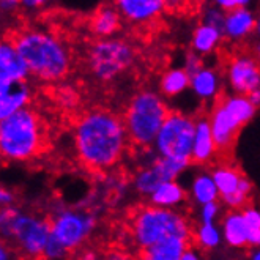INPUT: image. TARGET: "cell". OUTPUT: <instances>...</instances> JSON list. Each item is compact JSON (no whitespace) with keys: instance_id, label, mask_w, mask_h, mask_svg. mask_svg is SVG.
I'll use <instances>...</instances> for the list:
<instances>
[{"instance_id":"1","label":"cell","mask_w":260,"mask_h":260,"mask_svg":"<svg viewBox=\"0 0 260 260\" xmlns=\"http://www.w3.org/2000/svg\"><path fill=\"white\" fill-rule=\"evenodd\" d=\"M73 137L78 161L96 174L112 169L131 145L123 118L106 109L84 112L76 120Z\"/></svg>"},{"instance_id":"2","label":"cell","mask_w":260,"mask_h":260,"mask_svg":"<svg viewBox=\"0 0 260 260\" xmlns=\"http://www.w3.org/2000/svg\"><path fill=\"white\" fill-rule=\"evenodd\" d=\"M11 41L28 67L30 76L43 82L63 79L71 67V55L65 43L55 35L38 28L19 30Z\"/></svg>"},{"instance_id":"3","label":"cell","mask_w":260,"mask_h":260,"mask_svg":"<svg viewBox=\"0 0 260 260\" xmlns=\"http://www.w3.org/2000/svg\"><path fill=\"white\" fill-rule=\"evenodd\" d=\"M48 147V129L40 114L24 108L0 120V153L8 162L30 161Z\"/></svg>"},{"instance_id":"4","label":"cell","mask_w":260,"mask_h":260,"mask_svg":"<svg viewBox=\"0 0 260 260\" xmlns=\"http://www.w3.org/2000/svg\"><path fill=\"white\" fill-rule=\"evenodd\" d=\"M128 227L137 251L150 248L171 237L192 241L194 235L192 224L181 211L159 208L151 204L136 208L129 216Z\"/></svg>"},{"instance_id":"5","label":"cell","mask_w":260,"mask_h":260,"mask_svg":"<svg viewBox=\"0 0 260 260\" xmlns=\"http://www.w3.org/2000/svg\"><path fill=\"white\" fill-rule=\"evenodd\" d=\"M171 114L166 101L151 90H142L129 100L123 114V123L129 144L139 148L155 145L156 137Z\"/></svg>"},{"instance_id":"6","label":"cell","mask_w":260,"mask_h":260,"mask_svg":"<svg viewBox=\"0 0 260 260\" xmlns=\"http://www.w3.org/2000/svg\"><path fill=\"white\" fill-rule=\"evenodd\" d=\"M2 235L11 241L27 258H43L48 240L52 235L51 221L46 218L22 213L14 207L2 208L0 215Z\"/></svg>"},{"instance_id":"7","label":"cell","mask_w":260,"mask_h":260,"mask_svg":"<svg viewBox=\"0 0 260 260\" xmlns=\"http://www.w3.org/2000/svg\"><path fill=\"white\" fill-rule=\"evenodd\" d=\"M134 58L136 52L133 46L118 38L96 40L87 51L88 70L101 82L118 78L134 63Z\"/></svg>"},{"instance_id":"8","label":"cell","mask_w":260,"mask_h":260,"mask_svg":"<svg viewBox=\"0 0 260 260\" xmlns=\"http://www.w3.org/2000/svg\"><path fill=\"white\" fill-rule=\"evenodd\" d=\"M197 121L177 111H171L155 141L158 156L192 164V147Z\"/></svg>"},{"instance_id":"9","label":"cell","mask_w":260,"mask_h":260,"mask_svg":"<svg viewBox=\"0 0 260 260\" xmlns=\"http://www.w3.org/2000/svg\"><path fill=\"white\" fill-rule=\"evenodd\" d=\"M96 225V218L88 211L60 210L51 219L52 235L68 251L81 248Z\"/></svg>"},{"instance_id":"10","label":"cell","mask_w":260,"mask_h":260,"mask_svg":"<svg viewBox=\"0 0 260 260\" xmlns=\"http://www.w3.org/2000/svg\"><path fill=\"white\" fill-rule=\"evenodd\" d=\"M188 162H181L169 158H161L158 156L153 159L148 166L141 169L134 177V188L136 191L150 197L161 185L167 181H174L177 177L188 169Z\"/></svg>"},{"instance_id":"11","label":"cell","mask_w":260,"mask_h":260,"mask_svg":"<svg viewBox=\"0 0 260 260\" xmlns=\"http://www.w3.org/2000/svg\"><path fill=\"white\" fill-rule=\"evenodd\" d=\"M229 85L237 95H249L260 88V60L251 52L234 55L225 67Z\"/></svg>"},{"instance_id":"12","label":"cell","mask_w":260,"mask_h":260,"mask_svg":"<svg viewBox=\"0 0 260 260\" xmlns=\"http://www.w3.org/2000/svg\"><path fill=\"white\" fill-rule=\"evenodd\" d=\"M210 126L213 137H215L218 153H229L234 148V144L237 142L238 133L241 131V125L238 123V120L225 109V106L221 103V100L215 104L210 117Z\"/></svg>"},{"instance_id":"13","label":"cell","mask_w":260,"mask_h":260,"mask_svg":"<svg viewBox=\"0 0 260 260\" xmlns=\"http://www.w3.org/2000/svg\"><path fill=\"white\" fill-rule=\"evenodd\" d=\"M121 18L133 24H147L156 19L167 7V0H112Z\"/></svg>"},{"instance_id":"14","label":"cell","mask_w":260,"mask_h":260,"mask_svg":"<svg viewBox=\"0 0 260 260\" xmlns=\"http://www.w3.org/2000/svg\"><path fill=\"white\" fill-rule=\"evenodd\" d=\"M28 76V67L16 46L11 40H5L0 46V84L27 82Z\"/></svg>"},{"instance_id":"15","label":"cell","mask_w":260,"mask_h":260,"mask_svg":"<svg viewBox=\"0 0 260 260\" xmlns=\"http://www.w3.org/2000/svg\"><path fill=\"white\" fill-rule=\"evenodd\" d=\"M257 14L251 8H241L225 13V21L222 27L224 38L232 43H240L249 38L255 32Z\"/></svg>"},{"instance_id":"16","label":"cell","mask_w":260,"mask_h":260,"mask_svg":"<svg viewBox=\"0 0 260 260\" xmlns=\"http://www.w3.org/2000/svg\"><path fill=\"white\" fill-rule=\"evenodd\" d=\"M30 88L27 82L0 84V120H5L18 111L27 108Z\"/></svg>"},{"instance_id":"17","label":"cell","mask_w":260,"mask_h":260,"mask_svg":"<svg viewBox=\"0 0 260 260\" xmlns=\"http://www.w3.org/2000/svg\"><path fill=\"white\" fill-rule=\"evenodd\" d=\"M189 244H192V241L171 237L153 244L150 248L139 249L136 260H181L183 252L188 249Z\"/></svg>"},{"instance_id":"18","label":"cell","mask_w":260,"mask_h":260,"mask_svg":"<svg viewBox=\"0 0 260 260\" xmlns=\"http://www.w3.org/2000/svg\"><path fill=\"white\" fill-rule=\"evenodd\" d=\"M121 22V14L115 8L114 4H104L96 11L90 19V32L98 38H111L117 30L120 28Z\"/></svg>"},{"instance_id":"19","label":"cell","mask_w":260,"mask_h":260,"mask_svg":"<svg viewBox=\"0 0 260 260\" xmlns=\"http://www.w3.org/2000/svg\"><path fill=\"white\" fill-rule=\"evenodd\" d=\"M218 153L215 137L211 133L208 118L197 120L196 139L192 147V164H207Z\"/></svg>"},{"instance_id":"20","label":"cell","mask_w":260,"mask_h":260,"mask_svg":"<svg viewBox=\"0 0 260 260\" xmlns=\"http://www.w3.org/2000/svg\"><path fill=\"white\" fill-rule=\"evenodd\" d=\"M249 229L241 211L231 210L222 218V238L232 248L248 246Z\"/></svg>"},{"instance_id":"21","label":"cell","mask_w":260,"mask_h":260,"mask_svg":"<svg viewBox=\"0 0 260 260\" xmlns=\"http://www.w3.org/2000/svg\"><path fill=\"white\" fill-rule=\"evenodd\" d=\"M222 38H224L222 30L201 22L194 28V32H192L191 49L196 54L202 55V57L204 55H210V54H213L218 49V46L221 44Z\"/></svg>"},{"instance_id":"22","label":"cell","mask_w":260,"mask_h":260,"mask_svg":"<svg viewBox=\"0 0 260 260\" xmlns=\"http://www.w3.org/2000/svg\"><path fill=\"white\" fill-rule=\"evenodd\" d=\"M191 90L201 100L216 98L221 90V76L215 68L204 67L199 73L191 76Z\"/></svg>"},{"instance_id":"23","label":"cell","mask_w":260,"mask_h":260,"mask_svg":"<svg viewBox=\"0 0 260 260\" xmlns=\"http://www.w3.org/2000/svg\"><path fill=\"white\" fill-rule=\"evenodd\" d=\"M148 199H150V204L155 207L175 208L186 201V192L181 188L180 183L174 180V181H167L164 185H161Z\"/></svg>"},{"instance_id":"24","label":"cell","mask_w":260,"mask_h":260,"mask_svg":"<svg viewBox=\"0 0 260 260\" xmlns=\"http://www.w3.org/2000/svg\"><path fill=\"white\" fill-rule=\"evenodd\" d=\"M211 177L215 180V185H216L221 197H227V196H232L234 192H237L243 178H244V175L238 169H235L232 166H227V164H222V166L216 167V169H213Z\"/></svg>"},{"instance_id":"25","label":"cell","mask_w":260,"mask_h":260,"mask_svg":"<svg viewBox=\"0 0 260 260\" xmlns=\"http://www.w3.org/2000/svg\"><path fill=\"white\" fill-rule=\"evenodd\" d=\"M188 87H191V76L183 68H171L161 76L159 88L166 96H177Z\"/></svg>"},{"instance_id":"26","label":"cell","mask_w":260,"mask_h":260,"mask_svg":"<svg viewBox=\"0 0 260 260\" xmlns=\"http://www.w3.org/2000/svg\"><path fill=\"white\" fill-rule=\"evenodd\" d=\"M221 103L225 106V109L231 112L241 126L248 125L249 121L254 118L257 108L251 103V100L246 95H231L221 98Z\"/></svg>"},{"instance_id":"27","label":"cell","mask_w":260,"mask_h":260,"mask_svg":"<svg viewBox=\"0 0 260 260\" xmlns=\"http://www.w3.org/2000/svg\"><path fill=\"white\" fill-rule=\"evenodd\" d=\"M191 196L199 205H207L210 202H218L219 191L215 185L211 174H199L191 185Z\"/></svg>"},{"instance_id":"28","label":"cell","mask_w":260,"mask_h":260,"mask_svg":"<svg viewBox=\"0 0 260 260\" xmlns=\"http://www.w3.org/2000/svg\"><path fill=\"white\" fill-rule=\"evenodd\" d=\"M222 234L216 224H201L194 229L192 243L199 249H215L219 246Z\"/></svg>"},{"instance_id":"29","label":"cell","mask_w":260,"mask_h":260,"mask_svg":"<svg viewBox=\"0 0 260 260\" xmlns=\"http://www.w3.org/2000/svg\"><path fill=\"white\" fill-rule=\"evenodd\" d=\"M251 189H252V185L251 181L244 177L241 185L238 188L237 192H234L232 196H227V197H222V202L231 208V210H238V208H244L246 205L248 199H249V194H251Z\"/></svg>"},{"instance_id":"30","label":"cell","mask_w":260,"mask_h":260,"mask_svg":"<svg viewBox=\"0 0 260 260\" xmlns=\"http://www.w3.org/2000/svg\"><path fill=\"white\" fill-rule=\"evenodd\" d=\"M224 21H225V11L221 10L218 5H208L204 8L202 13V24L211 25V27H216L219 30H222L224 27Z\"/></svg>"},{"instance_id":"31","label":"cell","mask_w":260,"mask_h":260,"mask_svg":"<svg viewBox=\"0 0 260 260\" xmlns=\"http://www.w3.org/2000/svg\"><path fill=\"white\" fill-rule=\"evenodd\" d=\"M68 249L60 243L54 235H51V238L48 240V244H46L44 252H43V258L44 260H62L68 255Z\"/></svg>"},{"instance_id":"32","label":"cell","mask_w":260,"mask_h":260,"mask_svg":"<svg viewBox=\"0 0 260 260\" xmlns=\"http://www.w3.org/2000/svg\"><path fill=\"white\" fill-rule=\"evenodd\" d=\"M218 216H219V204L218 202H210V204L201 207V213H199L201 224H215Z\"/></svg>"},{"instance_id":"33","label":"cell","mask_w":260,"mask_h":260,"mask_svg":"<svg viewBox=\"0 0 260 260\" xmlns=\"http://www.w3.org/2000/svg\"><path fill=\"white\" fill-rule=\"evenodd\" d=\"M204 68V60H202V55L196 54L194 51H189L185 57V67H183V70H185L189 76H194L196 73H199Z\"/></svg>"},{"instance_id":"34","label":"cell","mask_w":260,"mask_h":260,"mask_svg":"<svg viewBox=\"0 0 260 260\" xmlns=\"http://www.w3.org/2000/svg\"><path fill=\"white\" fill-rule=\"evenodd\" d=\"M252 2L254 0H213V4L218 5L225 13L241 10V8H251Z\"/></svg>"},{"instance_id":"35","label":"cell","mask_w":260,"mask_h":260,"mask_svg":"<svg viewBox=\"0 0 260 260\" xmlns=\"http://www.w3.org/2000/svg\"><path fill=\"white\" fill-rule=\"evenodd\" d=\"M244 221L248 224V229H260V210L254 208V207H244L241 210Z\"/></svg>"},{"instance_id":"36","label":"cell","mask_w":260,"mask_h":260,"mask_svg":"<svg viewBox=\"0 0 260 260\" xmlns=\"http://www.w3.org/2000/svg\"><path fill=\"white\" fill-rule=\"evenodd\" d=\"M101 258L103 260H136L134 257H131L129 254H126L125 251H120V249H112L109 252H106Z\"/></svg>"},{"instance_id":"37","label":"cell","mask_w":260,"mask_h":260,"mask_svg":"<svg viewBox=\"0 0 260 260\" xmlns=\"http://www.w3.org/2000/svg\"><path fill=\"white\" fill-rule=\"evenodd\" d=\"M19 7H22L21 0H0V8L4 13H14Z\"/></svg>"},{"instance_id":"38","label":"cell","mask_w":260,"mask_h":260,"mask_svg":"<svg viewBox=\"0 0 260 260\" xmlns=\"http://www.w3.org/2000/svg\"><path fill=\"white\" fill-rule=\"evenodd\" d=\"M0 202H2V208H7V207H13V202H14V194L4 188L0 191Z\"/></svg>"},{"instance_id":"39","label":"cell","mask_w":260,"mask_h":260,"mask_svg":"<svg viewBox=\"0 0 260 260\" xmlns=\"http://www.w3.org/2000/svg\"><path fill=\"white\" fill-rule=\"evenodd\" d=\"M181 260H202V255H201V252H199V249H196V246L189 244L188 249L183 252Z\"/></svg>"},{"instance_id":"40","label":"cell","mask_w":260,"mask_h":260,"mask_svg":"<svg viewBox=\"0 0 260 260\" xmlns=\"http://www.w3.org/2000/svg\"><path fill=\"white\" fill-rule=\"evenodd\" d=\"M49 0H21V4L24 8H28V10H34V8H38V7H43L48 4Z\"/></svg>"},{"instance_id":"41","label":"cell","mask_w":260,"mask_h":260,"mask_svg":"<svg viewBox=\"0 0 260 260\" xmlns=\"http://www.w3.org/2000/svg\"><path fill=\"white\" fill-rule=\"evenodd\" d=\"M76 260H103V258H100L98 252H95L93 249H85L79 254V257Z\"/></svg>"},{"instance_id":"42","label":"cell","mask_w":260,"mask_h":260,"mask_svg":"<svg viewBox=\"0 0 260 260\" xmlns=\"http://www.w3.org/2000/svg\"><path fill=\"white\" fill-rule=\"evenodd\" d=\"M248 98L251 100V103H252V104L255 106L257 109L260 108V88H257V90L251 91V93L248 95Z\"/></svg>"},{"instance_id":"43","label":"cell","mask_w":260,"mask_h":260,"mask_svg":"<svg viewBox=\"0 0 260 260\" xmlns=\"http://www.w3.org/2000/svg\"><path fill=\"white\" fill-rule=\"evenodd\" d=\"M251 54H252L257 60H260V40H255V41L252 43V51H251Z\"/></svg>"},{"instance_id":"44","label":"cell","mask_w":260,"mask_h":260,"mask_svg":"<svg viewBox=\"0 0 260 260\" xmlns=\"http://www.w3.org/2000/svg\"><path fill=\"white\" fill-rule=\"evenodd\" d=\"M0 260H10V248H7V244L0 248Z\"/></svg>"},{"instance_id":"45","label":"cell","mask_w":260,"mask_h":260,"mask_svg":"<svg viewBox=\"0 0 260 260\" xmlns=\"http://www.w3.org/2000/svg\"><path fill=\"white\" fill-rule=\"evenodd\" d=\"M254 35H255V40H260V13L257 14V24H255V32H254Z\"/></svg>"},{"instance_id":"46","label":"cell","mask_w":260,"mask_h":260,"mask_svg":"<svg viewBox=\"0 0 260 260\" xmlns=\"http://www.w3.org/2000/svg\"><path fill=\"white\" fill-rule=\"evenodd\" d=\"M251 260H260V248H257V249L252 252V255H251Z\"/></svg>"}]
</instances>
